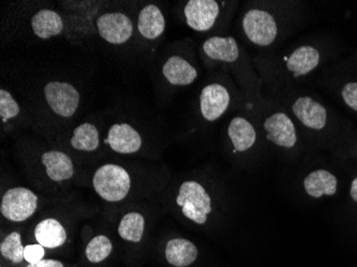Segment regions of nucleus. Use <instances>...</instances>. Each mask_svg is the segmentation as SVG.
Returning <instances> with one entry per match:
<instances>
[{"instance_id":"1","label":"nucleus","mask_w":357,"mask_h":267,"mask_svg":"<svg viewBox=\"0 0 357 267\" xmlns=\"http://www.w3.org/2000/svg\"><path fill=\"white\" fill-rule=\"evenodd\" d=\"M93 188L106 201H121L131 188V178L124 168L118 165H104L96 170Z\"/></svg>"},{"instance_id":"2","label":"nucleus","mask_w":357,"mask_h":267,"mask_svg":"<svg viewBox=\"0 0 357 267\" xmlns=\"http://www.w3.org/2000/svg\"><path fill=\"white\" fill-rule=\"evenodd\" d=\"M176 204L181 206L184 216L195 224H206L208 215L212 212L210 196L199 183L195 181L182 184L176 197Z\"/></svg>"},{"instance_id":"3","label":"nucleus","mask_w":357,"mask_h":267,"mask_svg":"<svg viewBox=\"0 0 357 267\" xmlns=\"http://www.w3.org/2000/svg\"><path fill=\"white\" fill-rule=\"evenodd\" d=\"M242 26L246 37L255 45L268 46L278 39V22L266 10L252 9L246 12Z\"/></svg>"},{"instance_id":"4","label":"nucleus","mask_w":357,"mask_h":267,"mask_svg":"<svg viewBox=\"0 0 357 267\" xmlns=\"http://www.w3.org/2000/svg\"><path fill=\"white\" fill-rule=\"evenodd\" d=\"M37 206L38 197L31 190L15 188L3 194L0 211L7 220L21 222L31 217Z\"/></svg>"},{"instance_id":"5","label":"nucleus","mask_w":357,"mask_h":267,"mask_svg":"<svg viewBox=\"0 0 357 267\" xmlns=\"http://www.w3.org/2000/svg\"><path fill=\"white\" fill-rule=\"evenodd\" d=\"M44 96L52 110L64 118L73 116L79 105V94L69 82H48Z\"/></svg>"},{"instance_id":"6","label":"nucleus","mask_w":357,"mask_h":267,"mask_svg":"<svg viewBox=\"0 0 357 267\" xmlns=\"http://www.w3.org/2000/svg\"><path fill=\"white\" fill-rule=\"evenodd\" d=\"M266 138L275 146L291 148L298 142L296 124L284 112H273L264 120Z\"/></svg>"},{"instance_id":"7","label":"nucleus","mask_w":357,"mask_h":267,"mask_svg":"<svg viewBox=\"0 0 357 267\" xmlns=\"http://www.w3.org/2000/svg\"><path fill=\"white\" fill-rule=\"evenodd\" d=\"M220 14L215 0H190L184 8L186 23L195 31H208L213 27Z\"/></svg>"},{"instance_id":"8","label":"nucleus","mask_w":357,"mask_h":267,"mask_svg":"<svg viewBox=\"0 0 357 267\" xmlns=\"http://www.w3.org/2000/svg\"><path fill=\"white\" fill-rule=\"evenodd\" d=\"M100 36L110 44H123L133 35V24L119 12L105 13L98 20Z\"/></svg>"},{"instance_id":"9","label":"nucleus","mask_w":357,"mask_h":267,"mask_svg":"<svg viewBox=\"0 0 357 267\" xmlns=\"http://www.w3.org/2000/svg\"><path fill=\"white\" fill-rule=\"evenodd\" d=\"M230 94L220 84H211L200 94V112L208 122L216 121L229 107Z\"/></svg>"},{"instance_id":"10","label":"nucleus","mask_w":357,"mask_h":267,"mask_svg":"<svg viewBox=\"0 0 357 267\" xmlns=\"http://www.w3.org/2000/svg\"><path fill=\"white\" fill-rule=\"evenodd\" d=\"M291 108L296 119L310 130H320L326 125L328 112L326 108L310 96L296 98Z\"/></svg>"},{"instance_id":"11","label":"nucleus","mask_w":357,"mask_h":267,"mask_svg":"<svg viewBox=\"0 0 357 267\" xmlns=\"http://www.w3.org/2000/svg\"><path fill=\"white\" fill-rule=\"evenodd\" d=\"M319 63L320 53L317 48L310 45L300 46L288 57L284 58V70L296 79L314 71Z\"/></svg>"},{"instance_id":"12","label":"nucleus","mask_w":357,"mask_h":267,"mask_svg":"<svg viewBox=\"0 0 357 267\" xmlns=\"http://www.w3.org/2000/svg\"><path fill=\"white\" fill-rule=\"evenodd\" d=\"M107 142L115 152L135 153L142 148V137L137 130L126 123L115 124L109 128Z\"/></svg>"},{"instance_id":"13","label":"nucleus","mask_w":357,"mask_h":267,"mask_svg":"<svg viewBox=\"0 0 357 267\" xmlns=\"http://www.w3.org/2000/svg\"><path fill=\"white\" fill-rule=\"evenodd\" d=\"M163 75L174 86H188L197 79V70L178 56H172L163 66Z\"/></svg>"},{"instance_id":"14","label":"nucleus","mask_w":357,"mask_h":267,"mask_svg":"<svg viewBox=\"0 0 357 267\" xmlns=\"http://www.w3.org/2000/svg\"><path fill=\"white\" fill-rule=\"evenodd\" d=\"M228 135L234 144V152H245L256 142L257 130L248 119L236 116L228 126Z\"/></svg>"},{"instance_id":"15","label":"nucleus","mask_w":357,"mask_h":267,"mask_svg":"<svg viewBox=\"0 0 357 267\" xmlns=\"http://www.w3.org/2000/svg\"><path fill=\"white\" fill-rule=\"evenodd\" d=\"M204 52L208 58L218 61L234 62L240 57V48L232 37L210 38L204 43Z\"/></svg>"},{"instance_id":"16","label":"nucleus","mask_w":357,"mask_h":267,"mask_svg":"<svg viewBox=\"0 0 357 267\" xmlns=\"http://www.w3.org/2000/svg\"><path fill=\"white\" fill-rule=\"evenodd\" d=\"M165 17L160 8L148 5L140 11L138 17V30L142 36L149 40H154L163 35L165 30Z\"/></svg>"},{"instance_id":"17","label":"nucleus","mask_w":357,"mask_h":267,"mask_svg":"<svg viewBox=\"0 0 357 267\" xmlns=\"http://www.w3.org/2000/svg\"><path fill=\"white\" fill-rule=\"evenodd\" d=\"M42 162L46 168V174L56 182L69 180L73 176V162L67 154L59 151L46 152L42 155Z\"/></svg>"},{"instance_id":"18","label":"nucleus","mask_w":357,"mask_h":267,"mask_svg":"<svg viewBox=\"0 0 357 267\" xmlns=\"http://www.w3.org/2000/svg\"><path fill=\"white\" fill-rule=\"evenodd\" d=\"M336 176L326 170H316L308 174L304 181V188L307 194L314 198H321L323 196H333L336 194Z\"/></svg>"},{"instance_id":"19","label":"nucleus","mask_w":357,"mask_h":267,"mask_svg":"<svg viewBox=\"0 0 357 267\" xmlns=\"http://www.w3.org/2000/svg\"><path fill=\"white\" fill-rule=\"evenodd\" d=\"M35 236L39 245L50 249L58 248L67 241V232L63 226L54 218L39 222L35 230Z\"/></svg>"},{"instance_id":"20","label":"nucleus","mask_w":357,"mask_h":267,"mask_svg":"<svg viewBox=\"0 0 357 267\" xmlns=\"http://www.w3.org/2000/svg\"><path fill=\"white\" fill-rule=\"evenodd\" d=\"M31 27L37 37L46 40L61 33L63 21L57 12L41 10L32 17Z\"/></svg>"},{"instance_id":"21","label":"nucleus","mask_w":357,"mask_h":267,"mask_svg":"<svg viewBox=\"0 0 357 267\" xmlns=\"http://www.w3.org/2000/svg\"><path fill=\"white\" fill-rule=\"evenodd\" d=\"M166 259L169 264L176 267H186L197 259V248L190 241L174 238L166 246Z\"/></svg>"},{"instance_id":"22","label":"nucleus","mask_w":357,"mask_h":267,"mask_svg":"<svg viewBox=\"0 0 357 267\" xmlns=\"http://www.w3.org/2000/svg\"><path fill=\"white\" fill-rule=\"evenodd\" d=\"M100 144L99 132L96 126L84 123L74 130L71 144L79 151L91 152L98 148Z\"/></svg>"},{"instance_id":"23","label":"nucleus","mask_w":357,"mask_h":267,"mask_svg":"<svg viewBox=\"0 0 357 267\" xmlns=\"http://www.w3.org/2000/svg\"><path fill=\"white\" fill-rule=\"evenodd\" d=\"M144 231V218L139 213L126 214L120 222L118 233L123 240L138 243L142 241Z\"/></svg>"},{"instance_id":"24","label":"nucleus","mask_w":357,"mask_h":267,"mask_svg":"<svg viewBox=\"0 0 357 267\" xmlns=\"http://www.w3.org/2000/svg\"><path fill=\"white\" fill-rule=\"evenodd\" d=\"M24 252L25 248L22 245L21 234L19 232L10 233L0 245L1 256L13 263H21L25 259Z\"/></svg>"},{"instance_id":"25","label":"nucleus","mask_w":357,"mask_h":267,"mask_svg":"<svg viewBox=\"0 0 357 267\" xmlns=\"http://www.w3.org/2000/svg\"><path fill=\"white\" fill-rule=\"evenodd\" d=\"M112 250V242L107 236H96L90 241L87 248H86V257L90 262L100 263L109 256Z\"/></svg>"},{"instance_id":"26","label":"nucleus","mask_w":357,"mask_h":267,"mask_svg":"<svg viewBox=\"0 0 357 267\" xmlns=\"http://www.w3.org/2000/svg\"><path fill=\"white\" fill-rule=\"evenodd\" d=\"M20 114L19 104L14 101L11 94L7 90H0V116L3 122L12 119Z\"/></svg>"},{"instance_id":"27","label":"nucleus","mask_w":357,"mask_h":267,"mask_svg":"<svg viewBox=\"0 0 357 267\" xmlns=\"http://www.w3.org/2000/svg\"><path fill=\"white\" fill-rule=\"evenodd\" d=\"M342 98L351 109L357 112V82H348L342 88Z\"/></svg>"},{"instance_id":"28","label":"nucleus","mask_w":357,"mask_h":267,"mask_svg":"<svg viewBox=\"0 0 357 267\" xmlns=\"http://www.w3.org/2000/svg\"><path fill=\"white\" fill-rule=\"evenodd\" d=\"M44 254L45 252H44V247L41 245H28L25 247V252H24L25 260L29 264L40 262L43 259Z\"/></svg>"},{"instance_id":"29","label":"nucleus","mask_w":357,"mask_h":267,"mask_svg":"<svg viewBox=\"0 0 357 267\" xmlns=\"http://www.w3.org/2000/svg\"><path fill=\"white\" fill-rule=\"evenodd\" d=\"M27 267H63V265L59 261L47 259V260H41L35 264H29Z\"/></svg>"},{"instance_id":"30","label":"nucleus","mask_w":357,"mask_h":267,"mask_svg":"<svg viewBox=\"0 0 357 267\" xmlns=\"http://www.w3.org/2000/svg\"><path fill=\"white\" fill-rule=\"evenodd\" d=\"M350 192L353 200L357 202V178H355L354 180H353L352 185H351Z\"/></svg>"}]
</instances>
